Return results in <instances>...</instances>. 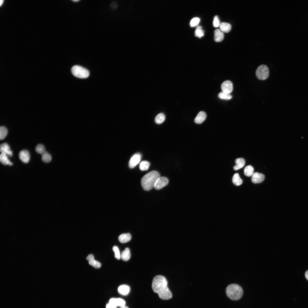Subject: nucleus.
Returning <instances> with one entry per match:
<instances>
[{
    "instance_id": "obj_14",
    "label": "nucleus",
    "mask_w": 308,
    "mask_h": 308,
    "mask_svg": "<svg viewBox=\"0 0 308 308\" xmlns=\"http://www.w3.org/2000/svg\"><path fill=\"white\" fill-rule=\"evenodd\" d=\"M206 117V114L203 111L198 113L194 119V122L197 124H200L205 119Z\"/></svg>"
},
{
    "instance_id": "obj_1",
    "label": "nucleus",
    "mask_w": 308,
    "mask_h": 308,
    "mask_svg": "<svg viewBox=\"0 0 308 308\" xmlns=\"http://www.w3.org/2000/svg\"><path fill=\"white\" fill-rule=\"evenodd\" d=\"M168 282L164 276L158 275L153 278L152 287L154 292L157 293L160 298L163 300L171 299L172 295L167 287Z\"/></svg>"
},
{
    "instance_id": "obj_3",
    "label": "nucleus",
    "mask_w": 308,
    "mask_h": 308,
    "mask_svg": "<svg viewBox=\"0 0 308 308\" xmlns=\"http://www.w3.org/2000/svg\"><path fill=\"white\" fill-rule=\"evenodd\" d=\"M226 295L230 299L238 300L242 297L243 293L242 288L239 285L232 284L228 285L226 290Z\"/></svg>"
},
{
    "instance_id": "obj_22",
    "label": "nucleus",
    "mask_w": 308,
    "mask_h": 308,
    "mask_svg": "<svg viewBox=\"0 0 308 308\" xmlns=\"http://www.w3.org/2000/svg\"><path fill=\"white\" fill-rule=\"evenodd\" d=\"M232 181L234 185L238 186L241 185L243 182L238 173H236L234 175L232 178Z\"/></svg>"
},
{
    "instance_id": "obj_7",
    "label": "nucleus",
    "mask_w": 308,
    "mask_h": 308,
    "mask_svg": "<svg viewBox=\"0 0 308 308\" xmlns=\"http://www.w3.org/2000/svg\"><path fill=\"white\" fill-rule=\"evenodd\" d=\"M221 87L222 92L230 94L233 91V84L230 80H227L224 82Z\"/></svg>"
},
{
    "instance_id": "obj_34",
    "label": "nucleus",
    "mask_w": 308,
    "mask_h": 308,
    "mask_svg": "<svg viewBox=\"0 0 308 308\" xmlns=\"http://www.w3.org/2000/svg\"><path fill=\"white\" fill-rule=\"evenodd\" d=\"M106 308H116V307L109 303L106 305Z\"/></svg>"
},
{
    "instance_id": "obj_27",
    "label": "nucleus",
    "mask_w": 308,
    "mask_h": 308,
    "mask_svg": "<svg viewBox=\"0 0 308 308\" xmlns=\"http://www.w3.org/2000/svg\"><path fill=\"white\" fill-rule=\"evenodd\" d=\"M8 133L7 128L5 127L1 126L0 127V139L2 140L4 139Z\"/></svg>"
},
{
    "instance_id": "obj_20",
    "label": "nucleus",
    "mask_w": 308,
    "mask_h": 308,
    "mask_svg": "<svg viewBox=\"0 0 308 308\" xmlns=\"http://www.w3.org/2000/svg\"><path fill=\"white\" fill-rule=\"evenodd\" d=\"M130 257V253L129 249L126 248L121 254V258L124 261H127Z\"/></svg>"
},
{
    "instance_id": "obj_32",
    "label": "nucleus",
    "mask_w": 308,
    "mask_h": 308,
    "mask_svg": "<svg viewBox=\"0 0 308 308\" xmlns=\"http://www.w3.org/2000/svg\"><path fill=\"white\" fill-rule=\"evenodd\" d=\"M200 21V19L198 17H194L191 21L190 25L191 27H194L198 24Z\"/></svg>"
},
{
    "instance_id": "obj_17",
    "label": "nucleus",
    "mask_w": 308,
    "mask_h": 308,
    "mask_svg": "<svg viewBox=\"0 0 308 308\" xmlns=\"http://www.w3.org/2000/svg\"><path fill=\"white\" fill-rule=\"evenodd\" d=\"M236 165L233 167L234 170H237L242 168L245 164V161L243 158H238L235 160Z\"/></svg>"
},
{
    "instance_id": "obj_19",
    "label": "nucleus",
    "mask_w": 308,
    "mask_h": 308,
    "mask_svg": "<svg viewBox=\"0 0 308 308\" xmlns=\"http://www.w3.org/2000/svg\"><path fill=\"white\" fill-rule=\"evenodd\" d=\"M0 160L1 163L5 165H9L11 166L13 163L8 159L7 155L1 153L0 155Z\"/></svg>"
},
{
    "instance_id": "obj_24",
    "label": "nucleus",
    "mask_w": 308,
    "mask_h": 308,
    "mask_svg": "<svg viewBox=\"0 0 308 308\" xmlns=\"http://www.w3.org/2000/svg\"><path fill=\"white\" fill-rule=\"evenodd\" d=\"M165 119V115L163 113H160L157 114L155 117V122L157 124H160L164 121Z\"/></svg>"
},
{
    "instance_id": "obj_21",
    "label": "nucleus",
    "mask_w": 308,
    "mask_h": 308,
    "mask_svg": "<svg viewBox=\"0 0 308 308\" xmlns=\"http://www.w3.org/2000/svg\"><path fill=\"white\" fill-rule=\"evenodd\" d=\"M118 290L121 294L125 295L127 294L129 292L130 288L127 285H122L118 287Z\"/></svg>"
},
{
    "instance_id": "obj_30",
    "label": "nucleus",
    "mask_w": 308,
    "mask_h": 308,
    "mask_svg": "<svg viewBox=\"0 0 308 308\" xmlns=\"http://www.w3.org/2000/svg\"><path fill=\"white\" fill-rule=\"evenodd\" d=\"M218 96L220 98L224 100H230L232 97L230 94L222 92L218 94Z\"/></svg>"
},
{
    "instance_id": "obj_2",
    "label": "nucleus",
    "mask_w": 308,
    "mask_h": 308,
    "mask_svg": "<svg viewBox=\"0 0 308 308\" xmlns=\"http://www.w3.org/2000/svg\"><path fill=\"white\" fill-rule=\"evenodd\" d=\"M160 177L159 172L155 171H151L144 175L141 178V183L143 189L149 191L154 187L157 179Z\"/></svg>"
},
{
    "instance_id": "obj_6",
    "label": "nucleus",
    "mask_w": 308,
    "mask_h": 308,
    "mask_svg": "<svg viewBox=\"0 0 308 308\" xmlns=\"http://www.w3.org/2000/svg\"><path fill=\"white\" fill-rule=\"evenodd\" d=\"M169 183L167 178L164 177H160L156 180L154 188L157 190H159L166 186Z\"/></svg>"
},
{
    "instance_id": "obj_5",
    "label": "nucleus",
    "mask_w": 308,
    "mask_h": 308,
    "mask_svg": "<svg viewBox=\"0 0 308 308\" xmlns=\"http://www.w3.org/2000/svg\"><path fill=\"white\" fill-rule=\"evenodd\" d=\"M256 75L259 80H264L266 79L269 75V70L266 65L262 64L260 66L256 71Z\"/></svg>"
},
{
    "instance_id": "obj_23",
    "label": "nucleus",
    "mask_w": 308,
    "mask_h": 308,
    "mask_svg": "<svg viewBox=\"0 0 308 308\" xmlns=\"http://www.w3.org/2000/svg\"><path fill=\"white\" fill-rule=\"evenodd\" d=\"M244 174L247 177H250L254 173V169L253 167L251 165L246 166L244 169Z\"/></svg>"
},
{
    "instance_id": "obj_9",
    "label": "nucleus",
    "mask_w": 308,
    "mask_h": 308,
    "mask_svg": "<svg viewBox=\"0 0 308 308\" xmlns=\"http://www.w3.org/2000/svg\"><path fill=\"white\" fill-rule=\"evenodd\" d=\"M264 175L261 173L256 172L252 175L251 181L255 184L259 183L262 182L265 179Z\"/></svg>"
},
{
    "instance_id": "obj_33",
    "label": "nucleus",
    "mask_w": 308,
    "mask_h": 308,
    "mask_svg": "<svg viewBox=\"0 0 308 308\" xmlns=\"http://www.w3.org/2000/svg\"><path fill=\"white\" fill-rule=\"evenodd\" d=\"M220 23L219 20L218 16L217 15L215 16L214 17L213 21L214 26L215 27H219Z\"/></svg>"
},
{
    "instance_id": "obj_37",
    "label": "nucleus",
    "mask_w": 308,
    "mask_h": 308,
    "mask_svg": "<svg viewBox=\"0 0 308 308\" xmlns=\"http://www.w3.org/2000/svg\"><path fill=\"white\" fill-rule=\"evenodd\" d=\"M120 308H129L125 306L120 307Z\"/></svg>"
},
{
    "instance_id": "obj_35",
    "label": "nucleus",
    "mask_w": 308,
    "mask_h": 308,
    "mask_svg": "<svg viewBox=\"0 0 308 308\" xmlns=\"http://www.w3.org/2000/svg\"><path fill=\"white\" fill-rule=\"evenodd\" d=\"M305 275L306 278L308 280V270L306 271L305 273Z\"/></svg>"
},
{
    "instance_id": "obj_8",
    "label": "nucleus",
    "mask_w": 308,
    "mask_h": 308,
    "mask_svg": "<svg viewBox=\"0 0 308 308\" xmlns=\"http://www.w3.org/2000/svg\"><path fill=\"white\" fill-rule=\"evenodd\" d=\"M141 156L139 153H136L130 159L129 163V166L130 168L134 167L140 161Z\"/></svg>"
},
{
    "instance_id": "obj_31",
    "label": "nucleus",
    "mask_w": 308,
    "mask_h": 308,
    "mask_svg": "<svg viewBox=\"0 0 308 308\" xmlns=\"http://www.w3.org/2000/svg\"><path fill=\"white\" fill-rule=\"evenodd\" d=\"M112 249L115 253V258L117 260H119L121 258V254L118 247L114 246L113 247Z\"/></svg>"
},
{
    "instance_id": "obj_28",
    "label": "nucleus",
    "mask_w": 308,
    "mask_h": 308,
    "mask_svg": "<svg viewBox=\"0 0 308 308\" xmlns=\"http://www.w3.org/2000/svg\"><path fill=\"white\" fill-rule=\"evenodd\" d=\"M150 165L149 163L145 161H142L140 164L139 168L142 171L147 170Z\"/></svg>"
},
{
    "instance_id": "obj_29",
    "label": "nucleus",
    "mask_w": 308,
    "mask_h": 308,
    "mask_svg": "<svg viewBox=\"0 0 308 308\" xmlns=\"http://www.w3.org/2000/svg\"><path fill=\"white\" fill-rule=\"evenodd\" d=\"M35 150L38 153L42 155L46 151L44 146L42 144H38L35 147Z\"/></svg>"
},
{
    "instance_id": "obj_25",
    "label": "nucleus",
    "mask_w": 308,
    "mask_h": 308,
    "mask_svg": "<svg viewBox=\"0 0 308 308\" xmlns=\"http://www.w3.org/2000/svg\"><path fill=\"white\" fill-rule=\"evenodd\" d=\"M194 34L196 37H197L199 38L204 36V32L202 29L201 26H198L197 27L195 31Z\"/></svg>"
},
{
    "instance_id": "obj_4",
    "label": "nucleus",
    "mask_w": 308,
    "mask_h": 308,
    "mask_svg": "<svg viewBox=\"0 0 308 308\" xmlns=\"http://www.w3.org/2000/svg\"><path fill=\"white\" fill-rule=\"evenodd\" d=\"M71 70L73 75L78 78H86L89 75V72L87 69L78 65L74 66Z\"/></svg>"
},
{
    "instance_id": "obj_16",
    "label": "nucleus",
    "mask_w": 308,
    "mask_h": 308,
    "mask_svg": "<svg viewBox=\"0 0 308 308\" xmlns=\"http://www.w3.org/2000/svg\"><path fill=\"white\" fill-rule=\"evenodd\" d=\"M224 34L219 29H217L214 31V40L218 42L222 41L224 39Z\"/></svg>"
},
{
    "instance_id": "obj_10",
    "label": "nucleus",
    "mask_w": 308,
    "mask_h": 308,
    "mask_svg": "<svg viewBox=\"0 0 308 308\" xmlns=\"http://www.w3.org/2000/svg\"><path fill=\"white\" fill-rule=\"evenodd\" d=\"M19 157L20 159L23 163H27L30 159V154L29 152L26 150H21L19 154Z\"/></svg>"
},
{
    "instance_id": "obj_36",
    "label": "nucleus",
    "mask_w": 308,
    "mask_h": 308,
    "mask_svg": "<svg viewBox=\"0 0 308 308\" xmlns=\"http://www.w3.org/2000/svg\"><path fill=\"white\" fill-rule=\"evenodd\" d=\"M3 1H4V0H0V5H2V3H3Z\"/></svg>"
},
{
    "instance_id": "obj_18",
    "label": "nucleus",
    "mask_w": 308,
    "mask_h": 308,
    "mask_svg": "<svg viewBox=\"0 0 308 308\" xmlns=\"http://www.w3.org/2000/svg\"><path fill=\"white\" fill-rule=\"evenodd\" d=\"M131 236L129 233L123 234L118 237V240L121 243H124L129 242L131 239Z\"/></svg>"
},
{
    "instance_id": "obj_26",
    "label": "nucleus",
    "mask_w": 308,
    "mask_h": 308,
    "mask_svg": "<svg viewBox=\"0 0 308 308\" xmlns=\"http://www.w3.org/2000/svg\"><path fill=\"white\" fill-rule=\"evenodd\" d=\"M51 158L50 155L46 151L42 155V160L45 163H48L50 162L51 161Z\"/></svg>"
},
{
    "instance_id": "obj_15",
    "label": "nucleus",
    "mask_w": 308,
    "mask_h": 308,
    "mask_svg": "<svg viewBox=\"0 0 308 308\" xmlns=\"http://www.w3.org/2000/svg\"><path fill=\"white\" fill-rule=\"evenodd\" d=\"M219 27V29L223 33H228L230 31L231 29V24L225 22L220 23Z\"/></svg>"
},
{
    "instance_id": "obj_13",
    "label": "nucleus",
    "mask_w": 308,
    "mask_h": 308,
    "mask_svg": "<svg viewBox=\"0 0 308 308\" xmlns=\"http://www.w3.org/2000/svg\"><path fill=\"white\" fill-rule=\"evenodd\" d=\"M109 303L120 307L125 306V301L121 298H112L110 300Z\"/></svg>"
},
{
    "instance_id": "obj_38",
    "label": "nucleus",
    "mask_w": 308,
    "mask_h": 308,
    "mask_svg": "<svg viewBox=\"0 0 308 308\" xmlns=\"http://www.w3.org/2000/svg\"><path fill=\"white\" fill-rule=\"evenodd\" d=\"M79 1V0H72V1H74V2H77V1Z\"/></svg>"
},
{
    "instance_id": "obj_12",
    "label": "nucleus",
    "mask_w": 308,
    "mask_h": 308,
    "mask_svg": "<svg viewBox=\"0 0 308 308\" xmlns=\"http://www.w3.org/2000/svg\"><path fill=\"white\" fill-rule=\"evenodd\" d=\"M86 259L88 261L89 264L94 268H100L101 263L94 259V256L92 254L89 255L86 257Z\"/></svg>"
},
{
    "instance_id": "obj_11",
    "label": "nucleus",
    "mask_w": 308,
    "mask_h": 308,
    "mask_svg": "<svg viewBox=\"0 0 308 308\" xmlns=\"http://www.w3.org/2000/svg\"><path fill=\"white\" fill-rule=\"evenodd\" d=\"M0 151L1 153H5L10 157H11L13 155V152L10 149L9 145L7 143H3L1 145Z\"/></svg>"
}]
</instances>
